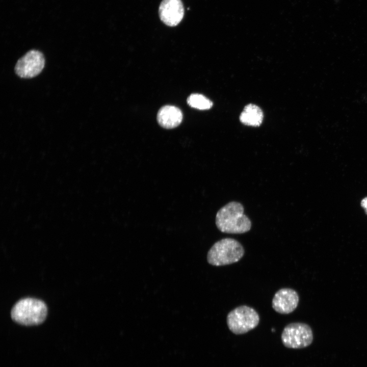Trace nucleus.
<instances>
[{
  "label": "nucleus",
  "mask_w": 367,
  "mask_h": 367,
  "mask_svg": "<svg viewBox=\"0 0 367 367\" xmlns=\"http://www.w3.org/2000/svg\"><path fill=\"white\" fill-rule=\"evenodd\" d=\"M244 212V207L240 202L231 201L227 203L216 214L217 228L227 233L241 234L249 231L251 222Z\"/></svg>",
  "instance_id": "1"
},
{
  "label": "nucleus",
  "mask_w": 367,
  "mask_h": 367,
  "mask_svg": "<svg viewBox=\"0 0 367 367\" xmlns=\"http://www.w3.org/2000/svg\"><path fill=\"white\" fill-rule=\"evenodd\" d=\"M47 315V307L42 300L34 298L21 299L11 311V317L16 323L24 326L42 324Z\"/></svg>",
  "instance_id": "2"
},
{
  "label": "nucleus",
  "mask_w": 367,
  "mask_h": 367,
  "mask_svg": "<svg viewBox=\"0 0 367 367\" xmlns=\"http://www.w3.org/2000/svg\"><path fill=\"white\" fill-rule=\"evenodd\" d=\"M242 244L232 238H224L216 242L207 255L208 263L215 266L230 265L239 261L244 256Z\"/></svg>",
  "instance_id": "3"
},
{
  "label": "nucleus",
  "mask_w": 367,
  "mask_h": 367,
  "mask_svg": "<svg viewBox=\"0 0 367 367\" xmlns=\"http://www.w3.org/2000/svg\"><path fill=\"white\" fill-rule=\"evenodd\" d=\"M259 316L253 308L241 305L231 310L227 314L226 323L229 330L235 334H243L256 328L259 322Z\"/></svg>",
  "instance_id": "4"
},
{
  "label": "nucleus",
  "mask_w": 367,
  "mask_h": 367,
  "mask_svg": "<svg viewBox=\"0 0 367 367\" xmlns=\"http://www.w3.org/2000/svg\"><path fill=\"white\" fill-rule=\"evenodd\" d=\"M281 337L285 347L295 349L307 347L313 340L311 327L308 324L301 322L291 323L285 326Z\"/></svg>",
  "instance_id": "5"
},
{
  "label": "nucleus",
  "mask_w": 367,
  "mask_h": 367,
  "mask_svg": "<svg viewBox=\"0 0 367 367\" xmlns=\"http://www.w3.org/2000/svg\"><path fill=\"white\" fill-rule=\"evenodd\" d=\"M45 60L43 54L37 50H31L16 63L15 71L22 78H31L38 75L43 70Z\"/></svg>",
  "instance_id": "6"
},
{
  "label": "nucleus",
  "mask_w": 367,
  "mask_h": 367,
  "mask_svg": "<svg viewBox=\"0 0 367 367\" xmlns=\"http://www.w3.org/2000/svg\"><path fill=\"white\" fill-rule=\"evenodd\" d=\"M299 301V295L295 290L290 288H282L275 294L272 305L277 312L289 314L296 309Z\"/></svg>",
  "instance_id": "7"
},
{
  "label": "nucleus",
  "mask_w": 367,
  "mask_h": 367,
  "mask_svg": "<svg viewBox=\"0 0 367 367\" xmlns=\"http://www.w3.org/2000/svg\"><path fill=\"white\" fill-rule=\"evenodd\" d=\"M159 12L161 20L170 27L179 24L184 15V8L181 0H163Z\"/></svg>",
  "instance_id": "8"
},
{
  "label": "nucleus",
  "mask_w": 367,
  "mask_h": 367,
  "mask_svg": "<svg viewBox=\"0 0 367 367\" xmlns=\"http://www.w3.org/2000/svg\"><path fill=\"white\" fill-rule=\"evenodd\" d=\"M182 120L181 110L173 106H165L161 108L157 115L159 124L163 128L171 129L178 126Z\"/></svg>",
  "instance_id": "9"
},
{
  "label": "nucleus",
  "mask_w": 367,
  "mask_h": 367,
  "mask_svg": "<svg viewBox=\"0 0 367 367\" xmlns=\"http://www.w3.org/2000/svg\"><path fill=\"white\" fill-rule=\"evenodd\" d=\"M263 118L264 114L261 109L252 103L245 106L240 116V121L243 124L252 126H259Z\"/></svg>",
  "instance_id": "10"
},
{
  "label": "nucleus",
  "mask_w": 367,
  "mask_h": 367,
  "mask_svg": "<svg viewBox=\"0 0 367 367\" xmlns=\"http://www.w3.org/2000/svg\"><path fill=\"white\" fill-rule=\"evenodd\" d=\"M188 104L198 110H208L213 106V102L204 95L200 94H192L187 99Z\"/></svg>",
  "instance_id": "11"
},
{
  "label": "nucleus",
  "mask_w": 367,
  "mask_h": 367,
  "mask_svg": "<svg viewBox=\"0 0 367 367\" xmlns=\"http://www.w3.org/2000/svg\"><path fill=\"white\" fill-rule=\"evenodd\" d=\"M360 206L364 210L365 214L367 215V196L363 198L360 203Z\"/></svg>",
  "instance_id": "12"
}]
</instances>
